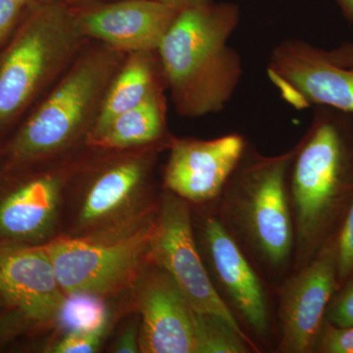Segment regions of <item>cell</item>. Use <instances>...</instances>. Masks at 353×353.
Here are the masks:
<instances>
[{
	"instance_id": "obj_1",
	"label": "cell",
	"mask_w": 353,
	"mask_h": 353,
	"mask_svg": "<svg viewBox=\"0 0 353 353\" xmlns=\"http://www.w3.org/2000/svg\"><path fill=\"white\" fill-rule=\"evenodd\" d=\"M126 53L90 41L0 145V176L43 168L85 152Z\"/></svg>"
},
{
	"instance_id": "obj_2",
	"label": "cell",
	"mask_w": 353,
	"mask_h": 353,
	"mask_svg": "<svg viewBox=\"0 0 353 353\" xmlns=\"http://www.w3.org/2000/svg\"><path fill=\"white\" fill-rule=\"evenodd\" d=\"M239 22L240 9L229 2L189 7L176 15L157 54L179 115L220 112L233 97L243 66L228 41Z\"/></svg>"
},
{
	"instance_id": "obj_3",
	"label": "cell",
	"mask_w": 353,
	"mask_h": 353,
	"mask_svg": "<svg viewBox=\"0 0 353 353\" xmlns=\"http://www.w3.org/2000/svg\"><path fill=\"white\" fill-rule=\"evenodd\" d=\"M90 41L66 0L26 9L12 38L0 48V145Z\"/></svg>"
},
{
	"instance_id": "obj_4",
	"label": "cell",
	"mask_w": 353,
	"mask_h": 353,
	"mask_svg": "<svg viewBox=\"0 0 353 353\" xmlns=\"http://www.w3.org/2000/svg\"><path fill=\"white\" fill-rule=\"evenodd\" d=\"M165 148L168 145L92 150L71 181L79 199L71 236L118 229L152 214L148 199L158 153Z\"/></svg>"
},
{
	"instance_id": "obj_5",
	"label": "cell",
	"mask_w": 353,
	"mask_h": 353,
	"mask_svg": "<svg viewBox=\"0 0 353 353\" xmlns=\"http://www.w3.org/2000/svg\"><path fill=\"white\" fill-rule=\"evenodd\" d=\"M292 161L297 264L303 267L318 252L348 185L350 158L338 124L325 115L316 118Z\"/></svg>"
},
{
	"instance_id": "obj_6",
	"label": "cell",
	"mask_w": 353,
	"mask_h": 353,
	"mask_svg": "<svg viewBox=\"0 0 353 353\" xmlns=\"http://www.w3.org/2000/svg\"><path fill=\"white\" fill-rule=\"evenodd\" d=\"M155 213L128 226L44 243L65 294L106 297L132 287L150 263Z\"/></svg>"
},
{
	"instance_id": "obj_7",
	"label": "cell",
	"mask_w": 353,
	"mask_h": 353,
	"mask_svg": "<svg viewBox=\"0 0 353 353\" xmlns=\"http://www.w3.org/2000/svg\"><path fill=\"white\" fill-rule=\"evenodd\" d=\"M296 148L275 157H257L239 174L232 196L236 226L260 259L283 268L294 248L285 176Z\"/></svg>"
},
{
	"instance_id": "obj_8",
	"label": "cell",
	"mask_w": 353,
	"mask_h": 353,
	"mask_svg": "<svg viewBox=\"0 0 353 353\" xmlns=\"http://www.w3.org/2000/svg\"><path fill=\"white\" fill-rule=\"evenodd\" d=\"M150 260L169 274L194 310L223 320L250 343L204 267L194 241L189 202L168 190L155 213Z\"/></svg>"
},
{
	"instance_id": "obj_9",
	"label": "cell",
	"mask_w": 353,
	"mask_h": 353,
	"mask_svg": "<svg viewBox=\"0 0 353 353\" xmlns=\"http://www.w3.org/2000/svg\"><path fill=\"white\" fill-rule=\"evenodd\" d=\"M92 148L43 168L4 176L0 192V245H43L57 223L60 201Z\"/></svg>"
},
{
	"instance_id": "obj_10",
	"label": "cell",
	"mask_w": 353,
	"mask_h": 353,
	"mask_svg": "<svg viewBox=\"0 0 353 353\" xmlns=\"http://www.w3.org/2000/svg\"><path fill=\"white\" fill-rule=\"evenodd\" d=\"M148 265L132 285L141 315L139 350L201 353L203 314L190 305L167 272L152 262Z\"/></svg>"
},
{
	"instance_id": "obj_11",
	"label": "cell",
	"mask_w": 353,
	"mask_h": 353,
	"mask_svg": "<svg viewBox=\"0 0 353 353\" xmlns=\"http://www.w3.org/2000/svg\"><path fill=\"white\" fill-rule=\"evenodd\" d=\"M268 78L287 103L296 109L329 106L353 114V68L331 63L322 48L285 41L275 48Z\"/></svg>"
},
{
	"instance_id": "obj_12",
	"label": "cell",
	"mask_w": 353,
	"mask_h": 353,
	"mask_svg": "<svg viewBox=\"0 0 353 353\" xmlns=\"http://www.w3.org/2000/svg\"><path fill=\"white\" fill-rule=\"evenodd\" d=\"M68 3L85 39L126 54L157 50L181 11L153 0H73Z\"/></svg>"
},
{
	"instance_id": "obj_13",
	"label": "cell",
	"mask_w": 353,
	"mask_h": 353,
	"mask_svg": "<svg viewBox=\"0 0 353 353\" xmlns=\"http://www.w3.org/2000/svg\"><path fill=\"white\" fill-rule=\"evenodd\" d=\"M163 174L165 190L187 202L216 199L243 158L245 141L240 134L208 139L172 137Z\"/></svg>"
},
{
	"instance_id": "obj_14",
	"label": "cell",
	"mask_w": 353,
	"mask_h": 353,
	"mask_svg": "<svg viewBox=\"0 0 353 353\" xmlns=\"http://www.w3.org/2000/svg\"><path fill=\"white\" fill-rule=\"evenodd\" d=\"M336 280V243L304 265L283 290L281 352L305 353L315 347Z\"/></svg>"
},
{
	"instance_id": "obj_15",
	"label": "cell",
	"mask_w": 353,
	"mask_h": 353,
	"mask_svg": "<svg viewBox=\"0 0 353 353\" xmlns=\"http://www.w3.org/2000/svg\"><path fill=\"white\" fill-rule=\"evenodd\" d=\"M0 296L34 325L57 320L66 294L43 243L0 245Z\"/></svg>"
},
{
	"instance_id": "obj_16",
	"label": "cell",
	"mask_w": 353,
	"mask_h": 353,
	"mask_svg": "<svg viewBox=\"0 0 353 353\" xmlns=\"http://www.w3.org/2000/svg\"><path fill=\"white\" fill-rule=\"evenodd\" d=\"M203 224L204 243L220 284L245 322L256 333L266 334L268 303L259 276L219 220L208 218Z\"/></svg>"
},
{
	"instance_id": "obj_17",
	"label": "cell",
	"mask_w": 353,
	"mask_h": 353,
	"mask_svg": "<svg viewBox=\"0 0 353 353\" xmlns=\"http://www.w3.org/2000/svg\"><path fill=\"white\" fill-rule=\"evenodd\" d=\"M166 92L119 114L101 129L90 132L87 145L101 152L134 150L152 145H169Z\"/></svg>"
},
{
	"instance_id": "obj_18",
	"label": "cell",
	"mask_w": 353,
	"mask_h": 353,
	"mask_svg": "<svg viewBox=\"0 0 353 353\" xmlns=\"http://www.w3.org/2000/svg\"><path fill=\"white\" fill-rule=\"evenodd\" d=\"M166 90L157 50L128 53L109 85L92 132L101 129L119 114Z\"/></svg>"
},
{
	"instance_id": "obj_19",
	"label": "cell",
	"mask_w": 353,
	"mask_h": 353,
	"mask_svg": "<svg viewBox=\"0 0 353 353\" xmlns=\"http://www.w3.org/2000/svg\"><path fill=\"white\" fill-rule=\"evenodd\" d=\"M108 319L104 297L88 292L67 294L57 317V321L67 333L105 332Z\"/></svg>"
},
{
	"instance_id": "obj_20",
	"label": "cell",
	"mask_w": 353,
	"mask_h": 353,
	"mask_svg": "<svg viewBox=\"0 0 353 353\" xmlns=\"http://www.w3.org/2000/svg\"><path fill=\"white\" fill-rule=\"evenodd\" d=\"M336 275L343 282L353 274V196L336 243Z\"/></svg>"
},
{
	"instance_id": "obj_21",
	"label": "cell",
	"mask_w": 353,
	"mask_h": 353,
	"mask_svg": "<svg viewBox=\"0 0 353 353\" xmlns=\"http://www.w3.org/2000/svg\"><path fill=\"white\" fill-rule=\"evenodd\" d=\"M316 345L321 352L353 353V326L326 325L320 332Z\"/></svg>"
},
{
	"instance_id": "obj_22",
	"label": "cell",
	"mask_w": 353,
	"mask_h": 353,
	"mask_svg": "<svg viewBox=\"0 0 353 353\" xmlns=\"http://www.w3.org/2000/svg\"><path fill=\"white\" fill-rule=\"evenodd\" d=\"M105 332L82 333L71 332L67 333L51 352L55 353H90L97 352L101 345L102 336Z\"/></svg>"
},
{
	"instance_id": "obj_23",
	"label": "cell",
	"mask_w": 353,
	"mask_h": 353,
	"mask_svg": "<svg viewBox=\"0 0 353 353\" xmlns=\"http://www.w3.org/2000/svg\"><path fill=\"white\" fill-rule=\"evenodd\" d=\"M24 13L15 0H0V48L12 38Z\"/></svg>"
},
{
	"instance_id": "obj_24",
	"label": "cell",
	"mask_w": 353,
	"mask_h": 353,
	"mask_svg": "<svg viewBox=\"0 0 353 353\" xmlns=\"http://www.w3.org/2000/svg\"><path fill=\"white\" fill-rule=\"evenodd\" d=\"M32 325L17 309L7 307L0 311V347L24 333Z\"/></svg>"
},
{
	"instance_id": "obj_25",
	"label": "cell",
	"mask_w": 353,
	"mask_h": 353,
	"mask_svg": "<svg viewBox=\"0 0 353 353\" xmlns=\"http://www.w3.org/2000/svg\"><path fill=\"white\" fill-rule=\"evenodd\" d=\"M329 321L338 327L353 326V282L329 309Z\"/></svg>"
},
{
	"instance_id": "obj_26",
	"label": "cell",
	"mask_w": 353,
	"mask_h": 353,
	"mask_svg": "<svg viewBox=\"0 0 353 353\" xmlns=\"http://www.w3.org/2000/svg\"><path fill=\"white\" fill-rule=\"evenodd\" d=\"M139 322L132 319L121 330L117 340L114 343L113 352L118 353H136L139 350Z\"/></svg>"
},
{
	"instance_id": "obj_27",
	"label": "cell",
	"mask_w": 353,
	"mask_h": 353,
	"mask_svg": "<svg viewBox=\"0 0 353 353\" xmlns=\"http://www.w3.org/2000/svg\"><path fill=\"white\" fill-rule=\"evenodd\" d=\"M322 53L331 63L353 68V43H343L333 50H322Z\"/></svg>"
},
{
	"instance_id": "obj_28",
	"label": "cell",
	"mask_w": 353,
	"mask_h": 353,
	"mask_svg": "<svg viewBox=\"0 0 353 353\" xmlns=\"http://www.w3.org/2000/svg\"><path fill=\"white\" fill-rule=\"evenodd\" d=\"M153 1L161 2L168 6H175L176 8L183 9L210 3L213 0H153Z\"/></svg>"
},
{
	"instance_id": "obj_29",
	"label": "cell",
	"mask_w": 353,
	"mask_h": 353,
	"mask_svg": "<svg viewBox=\"0 0 353 353\" xmlns=\"http://www.w3.org/2000/svg\"><path fill=\"white\" fill-rule=\"evenodd\" d=\"M345 19L353 22V0H336Z\"/></svg>"
},
{
	"instance_id": "obj_30",
	"label": "cell",
	"mask_w": 353,
	"mask_h": 353,
	"mask_svg": "<svg viewBox=\"0 0 353 353\" xmlns=\"http://www.w3.org/2000/svg\"><path fill=\"white\" fill-rule=\"evenodd\" d=\"M23 9H31L34 7L46 6L51 2L57 1V0H15Z\"/></svg>"
},
{
	"instance_id": "obj_31",
	"label": "cell",
	"mask_w": 353,
	"mask_h": 353,
	"mask_svg": "<svg viewBox=\"0 0 353 353\" xmlns=\"http://www.w3.org/2000/svg\"><path fill=\"white\" fill-rule=\"evenodd\" d=\"M7 307H9L8 304H7L6 301H4L3 297L0 296V311L3 310V309Z\"/></svg>"
},
{
	"instance_id": "obj_32",
	"label": "cell",
	"mask_w": 353,
	"mask_h": 353,
	"mask_svg": "<svg viewBox=\"0 0 353 353\" xmlns=\"http://www.w3.org/2000/svg\"><path fill=\"white\" fill-rule=\"evenodd\" d=\"M4 182H6V179H4V176H0V192L3 188Z\"/></svg>"
},
{
	"instance_id": "obj_33",
	"label": "cell",
	"mask_w": 353,
	"mask_h": 353,
	"mask_svg": "<svg viewBox=\"0 0 353 353\" xmlns=\"http://www.w3.org/2000/svg\"><path fill=\"white\" fill-rule=\"evenodd\" d=\"M67 2H71L73 1V0H66Z\"/></svg>"
}]
</instances>
